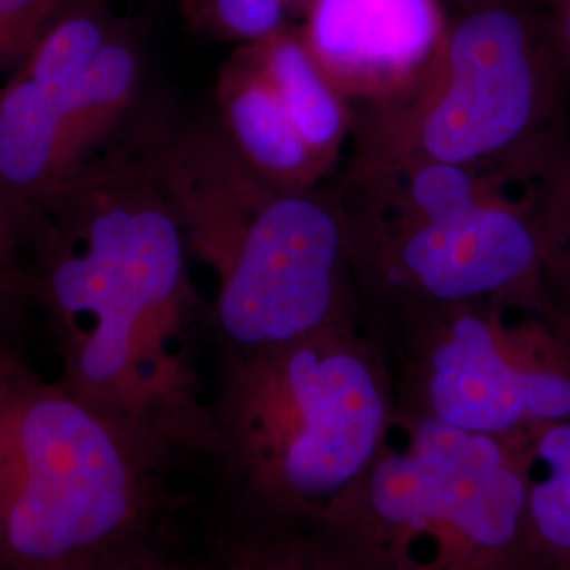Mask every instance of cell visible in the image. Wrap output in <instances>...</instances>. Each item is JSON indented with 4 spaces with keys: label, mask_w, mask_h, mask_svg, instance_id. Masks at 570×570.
Wrapping results in <instances>:
<instances>
[{
    "label": "cell",
    "mask_w": 570,
    "mask_h": 570,
    "mask_svg": "<svg viewBox=\"0 0 570 570\" xmlns=\"http://www.w3.org/2000/svg\"><path fill=\"white\" fill-rule=\"evenodd\" d=\"M35 303L60 341V383L161 465L216 452L190 355L205 320L190 252L131 153L94 159L42 214Z\"/></svg>",
    "instance_id": "obj_1"
},
{
    "label": "cell",
    "mask_w": 570,
    "mask_h": 570,
    "mask_svg": "<svg viewBox=\"0 0 570 570\" xmlns=\"http://www.w3.org/2000/svg\"><path fill=\"white\" fill-rule=\"evenodd\" d=\"M131 155L169 205L190 258L216 279L207 326L223 353L366 326L336 190L266 180L214 119L155 115Z\"/></svg>",
    "instance_id": "obj_2"
},
{
    "label": "cell",
    "mask_w": 570,
    "mask_h": 570,
    "mask_svg": "<svg viewBox=\"0 0 570 570\" xmlns=\"http://www.w3.org/2000/svg\"><path fill=\"white\" fill-rule=\"evenodd\" d=\"M541 165L345 169L353 279L366 327L385 343L449 306L510 301L553 308L534 212Z\"/></svg>",
    "instance_id": "obj_3"
},
{
    "label": "cell",
    "mask_w": 570,
    "mask_h": 570,
    "mask_svg": "<svg viewBox=\"0 0 570 570\" xmlns=\"http://www.w3.org/2000/svg\"><path fill=\"white\" fill-rule=\"evenodd\" d=\"M216 454L265 522L305 529L366 473L395 419L387 351L366 326L223 353Z\"/></svg>",
    "instance_id": "obj_4"
},
{
    "label": "cell",
    "mask_w": 570,
    "mask_h": 570,
    "mask_svg": "<svg viewBox=\"0 0 570 570\" xmlns=\"http://www.w3.org/2000/svg\"><path fill=\"white\" fill-rule=\"evenodd\" d=\"M529 438L395 407L387 442L306 534L341 570H522Z\"/></svg>",
    "instance_id": "obj_5"
},
{
    "label": "cell",
    "mask_w": 570,
    "mask_h": 570,
    "mask_svg": "<svg viewBox=\"0 0 570 570\" xmlns=\"http://www.w3.org/2000/svg\"><path fill=\"white\" fill-rule=\"evenodd\" d=\"M157 468L100 410L0 346V570H85L134 548Z\"/></svg>",
    "instance_id": "obj_6"
},
{
    "label": "cell",
    "mask_w": 570,
    "mask_h": 570,
    "mask_svg": "<svg viewBox=\"0 0 570 570\" xmlns=\"http://www.w3.org/2000/svg\"><path fill=\"white\" fill-rule=\"evenodd\" d=\"M562 68L550 30L520 0H468L407 91L353 108L345 169L518 167L558 148Z\"/></svg>",
    "instance_id": "obj_7"
},
{
    "label": "cell",
    "mask_w": 570,
    "mask_h": 570,
    "mask_svg": "<svg viewBox=\"0 0 570 570\" xmlns=\"http://www.w3.org/2000/svg\"><path fill=\"white\" fill-rule=\"evenodd\" d=\"M395 406L494 438L570 416V324L553 308L484 301L449 306L385 343Z\"/></svg>",
    "instance_id": "obj_8"
},
{
    "label": "cell",
    "mask_w": 570,
    "mask_h": 570,
    "mask_svg": "<svg viewBox=\"0 0 570 570\" xmlns=\"http://www.w3.org/2000/svg\"><path fill=\"white\" fill-rule=\"evenodd\" d=\"M122 20L85 0L0 85V184L37 223L138 108L144 58L112 39Z\"/></svg>",
    "instance_id": "obj_9"
},
{
    "label": "cell",
    "mask_w": 570,
    "mask_h": 570,
    "mask_svg": "<svg viewBox=\"0 0 570 570\" xmlns=\"http://www.w3.org/2000/svg\"><path fill=\"white\" fill-rule=\"evenodd\" d=\"M446 26L440 0H311L296 32L327 82L357 108L419 81Z\"/></svg>",
    "instance_id": "obj_10"
},
{
    "label": "cell",
    "mask_w": 570,
    "mask_h": 570,
    "mask_svg": "<svg viewBox=\"0 0 570 570\" xmlns=\"http://www.w3.org/2000/svg\"><path fill=\"white\" fill-rule=\"evenodd\" d=\"M214 106L212 119L223 138L266 180L313 188L326 178L247 45L235 47L220 68Z\"/></svg>",
    "instance_id": "obj_11"
},
{
    "label": "cell",
    "mask_w": 570,
    "mask_h": 570,
    "mask_svg": "<svg viewBox=\"0 0 570 570\" xmlns=\"http://www.w3.org/2000/svg\"><path fill=\"white\" fill-rule=\"evenodd\" d=\"M247 47L273 82L308 153L330 174L351 136V104L311 60L296 28Z\"/></svg>",
    "instance_id": "obj_12"
},
{
    "label": "cell",
    "mask_w": 570,
    "mask_h": 570,
    "mask_svg": "<svg viewBox=\"0 0 570 570\" xmlns=\"http://www.w3.org/2000/svg\"><path fill=\"white\" fill-rule=\"evenodd\" d=\"M532 570H570V416L532 431L527 461Z\"/></svg>",
    "instance_id": "obj_13"
},
{
    "label": "cell",
    "mask_w": 570,
    "mask_h": 570,
    "mask_svg": "<svg viewBox=\"0 0 570 570\" xmlns=\"http://www.w3.org/2000/svg\"><path fill=\"white\" fill-rule=\"evenodd\" d=\"M534 212L546 289L570 324V150L558 148L534 178Z\"/></svg>",
    "instance_id": "obj_14"
},
{
    "label": "cell",
    "mask_w": 570,
    "mask_h": 570,
    "mask_svg": "<svg viewBox=\"0 0 570 570\" xmlns=\"http://www.w3.org/2000/svg\"><path fill=\"white\" fill-rule=\"evenodd\" d=\"M311 0H184L188 23L207 39L235 47L294 28Z\"/></svg>",
    "instance_id": "obj_15"
},
{
    "label": "cell",
    "mask_w": 570,
    "mask_h": 570,
    "mask_svg": "<svg viewBox=\"0 0 570 570\" xmlns=\"http://www.w3.org/2000/svg\"><path fill=\"white\" fill-rule=\"evenodd\" d=\"M41 223L28 216L0 184V346L35 303L32 265L26 261V245L37 242Z\"/></svg>",
    "instance_id": "obj_16"
},
{
    "label": "cell",
    "mask_w": 570,
    "mask_h": 570,
    "mask_svg": "<svg viewBox=\"0 0 570 570\" xmlns=\"http://www.w3.org/2000/svg\"><path fill=\"white\" fill-rule=\"evenodd\" d=\"M223 570H341L305 530L265 522L228 548Z\"/></svg>",
    "instance_id": "obj_17"
},
{
    "label": "cell",
    "mask_w": 570,
    "mask_h": 570,
    "mask_svg": "<svg viewBox=\"0 0 570 570\" xmlns=\"http://www.w3.org/2000/svg\"><path fill=\"white\" fill-rule=\"evenodd\" d=\"M85 0H0V72L13 70L42 37Z\"/></svg>",
    "instance_id": "obj_18"
},
{
    "label": "cell",
    "mask_w": 570,
    "mask_h": 570,
    "mask_svg": "<svg viewBox=\"0 0 570 570\" xmlns=\"http://www.w3.org/2000/svg\"><path fill=\"white\" fill-rule=\"evenodd\" d=\"M548 30L562 72H570V0H551Z\"/></svg>",
    "instance_id": "obj_19"
},
{
    "label": "cell",
    "mask_w": 570,
    "mask_h": 570,
    "mask_svg": "<svg viewBox=\"0 0 570 570\" xmlns=\"http://www.w3.org/2000/svg\"><path fill=\"white\" fill-rule=\"evenodd\" d=\"M85 570H169L153 562V560H146L142 556H138L134 548H127V550L119 551L110 558H106L102 562L89 567Z\"/></svg>",
    "instance_id": "obj_20"
},
{
    "label": "cell",
    "mask_w": 570,
    "mask_h": 570,
    "mask_svg": "<svg viewBox=\"0 0 570 570\" xmlns=\"http://www.w3.org/2000/svg\"><path fill=\"white\" fill-rule=\"evenodd\" d=\"M522 570H532V569H522Z\"/></svg>",
    "instance_id": "obj_21"
},
{
    "label": "cell",
    "mask_w": 570,
    "mask_h": 570,
    "mask_svg": "<svg viewBox=\"0 0 570 570\" xmlns=\"http://www.w3.org/2000/svg\"><path fill=\"white\" fill-rule=\"evenodd\" d=\"M463 2H468V0H463Z\"/></svg>",
    "instance_id": "obj_22"
}]
</instances>
